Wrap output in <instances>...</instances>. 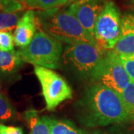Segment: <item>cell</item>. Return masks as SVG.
I'll return each mask as SVG.
<instances>
[{"label":"cell","mask_w":134,"mask_h":134,"mask_svg":"<svg viewBox=\"0 0 134 134\" xmlns=\"http://www.w3.org/2000/svg\"><path fill=\"white\" fill-rule=\"evenodd\" d=\"M76 113L78 121L87 127L131 121L121 96L98 83L90 86L77 101Z\"/></svg>","instance_id":"obj_1"},{"label":"cell","mask_w":134,"mask_h":134,"mask_svg":"<svg viewBox=\"0 0 134 134\" xmlns=\"http://www.w3.org/2000/svg\"><path fill=\"white\" fill-rule=\"evenodd\" d=\"M121 12L115 2L107 1L96 20V44L104 50L113 49L121 35Z\"/></svg>","instance_id":"obj_5"},{"label":"cell","mask_w":134,"mask_h":134,"mask_svg":"<svg viewBox=\"0 0 134 134\" xmlns=\"http://www.w3.org/2000/svg\"><path fill=\"white\" fill-rule=\"evenodd\" d=\"M23 62L39 66L58 69L60 68L63 58V47L60 42L39 30L35 34L33 40L27 46L17 51Z\"/></svg>","instance_id":"obj_3"},{"label":"cell","mask_w":134,"mask_h":134,"mask_svg":"<svg viewBox=\"0 0 134 134\" xmlns=\"http://www.w3.org/2000/svg\"><path fill=\"white\" fill-rule=\"evenodd\" d=\"M38 17L43 31L59 42L69 45L83 43L96 44L95 38L68 10L57 8L43 10Z\"/></svg>","instance_id":"obj_2"},{"label":"cell","mask_w":134,"mask_h":134,"mask_svg":"<svg viewBox=\"0 0 134 134\" xmlns=\"http://www.w3.org/2000/svg\"><path fill=\"white\" fill-rule=\"evenodd\" d=\"M103 134H127L125 132L116 129H110L107 130L105 132H103Z\"/></svg>","instance_id":"obj_21"},{"label":"cell","mask_w":134,"mask_h":134,"mask_svg":"<svg viewBox=\"0 0 134 134\" xmlns=\"http://www.w3.org/2000/svg\"><path fill=\"white\" fill-rule=\"evenodd\" d=\"M131 121H134V83L131 80L121 94Z\"/></svg>","instance_id":"obj_16"},{"label":"cell","mask_w":134,"mask_h":134,"mask_svg":"<svg viewBox=\"0 0 134 134\" xmlns=\"http://www.w3.org/2000/svg\"><path fill=\"white\" fill-rule=\"evenodd\" d=\"M104 4L100 0H77L74 2L68 10L76 17L88 33L94 37L96 20ZM95 38V37H94Z\"/></svg>","instance_id":"obj_8"},{"label":"cell","mask_w":134,"mask_h":134,"mask_svg":"<svg viewBox=\"0 0 134 134\" xmlns=\"http://www.w3.org/2000/svg\"><path fill=\"white\" fill-rule=\"evenodd\" d=\"M113 50L119 55L134 54V14L122 16L121 35Z\"/></svg>","instance_id":"obj_10"},{"label":"cell","mask_w":134,"mask_h":134,"mask_svg":"<svg viewBox=\"0 0 134 134\" xmlns=\"http://www.w3.org/2000/svg\"><path fill=\"white\" fill-rule=\"evenodd\" d=\"M69 1H71V2H76L77 0H69Z\"/></svg>","instance_id":"obj_26"},{"label":"cell","mask_w":134,"mask_h":134,"mask_svg":"<svg viewBox=\"0 0 134 134\" xmlns=\"http://www.w3.org/2000/svg\"><path fill=\"white\" fill-rule=\"evenodd\" d=\"M68 2L69 0H27L25 4L31 9L48 10L66 5Z\"/></svg>","instance_id":"obj_14"},{"label":"cell","mask_w":134,"mask_h":134,"mask_svg":"<svg viewBox=\"0 0 134 134\" xmlns=\"http://www.w3.org/2000/svg\"><path fill=\"white\" fill-rule=\"evenodd\" d=\"M14 34L11 31H0V50L4 52L13 51L14 48Z\"/></svg>","instance_id":"obj_18"},{"label":"cell","mask_w":134,"mask_h":134,"mask_svg":"<svg viewBox=\"0 0 134 134\" xmlns=\"http://www.w3.org/2000/svg\"><path fill=\"white\" fill-rule=\"evenodd\" d=\"M47 123L51 134H83L84 130L79 129L71 121L58 119L50 116H43Z\"/></svg>","instance_id":"obj_11"},{"label":"cell","mask_w":134,"mask_h":134,"mask_svg":"<svg viewBox=\"0 0 134 134\" xmlns=\"http://www.w3.org/2000/svg\"><path fill=\"white\" fill-rule=\"evenodd\" d=\"M93 81L121 94L130 82L129 76L120 58L113 50H107Z\"/></svg>","instance_id":"obj_7"},{"label":"cell","mask_w":134,"mask_h":134,"mask_svg":"<svg viewBox=\"0 0 134 134\" xmlns=\"http://www.w3.org/2000/svg\"><path fill=\"white\" fill-rule=\"evenodd\" d=\"M106 51L97 44L77 43L66 46L63 58L65 63L72 67L78 75L93 80Z\"/></svg>","instance_id":"obj_4"},{"label":"cell","mask_w":134,"mask_h":134,"mask_svg":"<svg viewBox=\"0 0 134 134\" xmlns=\"http://www.w3.org/2000/svg\"><path fill=\"white\" fill-rule=\"evenodd\" d=\"M16 115L14 107L5 96L0 95V121H5L14 119Z\"/></svg>","instance_id":"obj_17"},{"label":"cell","mask_w":134,"mask_h":134,"mask_svg":"<svg viewBox=\"0 0 134 134\" xmlns=\"http://www.w3.org/2000/svg\"><path fill=\"white\" fill-rule=\"evenodd\" d=\"M21 2H24V3H25L26 2H27V0H20Z\"/></svg>","instance_id":"obj_25"},{"label":"cell","mask_w":134,"mask_h":134,"mask_svg":"<svg viewBox=\"0 0 134 134\" xmlns=\"http://www.w3.org/2000/svg\"><path fill=\"white\" fill-rule=\"evenodd\" d=\"M0 134H23V132L19 127L5 126L0 124Z\"/></svg>","instance_id":"obj_20"},{"label":"cell","mask_w":134,"mask_h":134,"mask_svg":"<svg viewBox=\"0 0 134 134\" xmlns=\"http://www.w3.org/2000/svg\"><path fill=\"white\" fill-rule=\"evenodd\" d=\"M20 18L19 12L0 13V31H13L16 28Z\"/></svg>","instance_id":"obj_15"},{"label":"cell","mask_w":134,"mask_h":134,"mask_svg":"<svg viewBox=\"0 0 134 134\" xmlns=\"http://www.w3.org/2000/svg\"><path fill=\"white\" fill-rule=\"evenodd\" d=\"M24 118L26 120L31 134H51L47 123L43 117H40L36 110H29L24 113Z\"/></svg>","instance_id":"obj_13"},{"label":"cell","mask_w":134,"mask_h":134,"mask_svg":"<svg viewBox=\"0 0 134 134\" xmlns=\"http://www.w3.org/2000/svg\"><path fill=\"white\" fill-rule=\"evenodd\" d=\"M40 28V23L38 16L32 9L28 10L21 16L14 29L15 45L20 48L27 46Z\"/></svg>","instance_id":"obj_9"},{"label":"cell","mask_w":134,"mask_h":134,"mask_svg":"<svg viewBox=\"0 0 134 134\" xmlns=\"http://www.w3.org/2000/svg\"><path fill=\"white\" fill-rule=\"evenodd\" d=\"M19 1H20V0H19Z\"/></svg>","instance_id":"obj_28"},{"label":"cell","mask_w":134,"mask_h":134,"mask_svg":"<svg viewBox=\"0 0 134 134\" xmlns=\"http://www.w3.org/2000/svg\"><path fill=\"white\" fill-rule=\"evenodd\" d=\"M0 10H2V0H0Z\"/></svg>","instance_id":"obj_23"},{"label":"cell","mask_w":134,"mask_h":134,"mask_svg":"<svg viewBox=\"0 0 134 134\" xmlns=\"http://www.w3.org/2000/svg\"><path fill=\"white\" fill-rule=\"evenodd\" d=\"M34 71L41 85L46 110H54L62 102L72 98L71 87L57 72L39 66H34Z\"/></svg>","instance_id":"obj_6"},{"label":"cell","mask_w":134,"mask_h":134,"mask_svg":"<svg viewBox=\"0 0 134 134\" xmlns=\"http://www.w3.org/2000/svg\"><path fill=\"white\" fill-rule=\"evenodd\" d=\"M30 134H31V133H30Z\"/></svg>","instance_id":"obj_27"},{"label":"cell","mask_w":134,"mask_h":134,"mask_svg":"<svg viewBox=\"0 0 134 134\" xmlns=\"http://www.w3.org/2000/svg\"><path fill=\"white\" fill-rule=\"evenodd\" d=\"M23 61L17 51L4 52L0 50V72L5 74H12L18 70Z\"/></svg>","instance_id":"obj_12"},{"label":"cell","mask_w":134,"mask_h":134,"mask_svg":"<svg viewBox=\"0 0 134 134\" xmlns=\"http://www.w3.org/2000/svg\"><path fill=\"white\" fill-rule=\"evenodd\" d=\"M131 5H132V6H133V7L134 8V0H133V1H132V2H131Z\"/></svg>","instance_id":"obj_24"},{"label":"cell","mask_w":134,"mask_h":134,"mask_svg":"<svg viewBox=\"0 0 134 134\" xmlns=\"http://www.w3.org/2000/svg\"><path fill=\"white\" fill-rule=\"evenodd\" d=\"M83 134H103V132H101L100 130H95L92 133H88V132L84 130V133Z\"/></svg>","instance_id":"obj_22"},{"label":"cell","mask_w":134,"mask_h":134,"mask_svg":"<svg viewBox=\"0 0 134 134\" xmlns=\"http://www.w3.org/2000/svg\"><path fill=\"white\" fill-rule=\"evenodd\" d=\"M130 79L134 83V54L129 55H120Z\"/></svg>","instance_id":"obj_19"}]
</instances>
